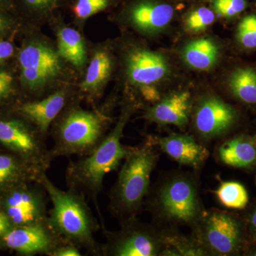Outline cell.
<instances>
[{"instance_id": "obj_23", "label": "cell", "mask_w": 256, "mask_h": 256, "mask_svg": "<svg viewBox=\"0 0 256 256\" xmlns=\"http://www.w3.org/2000/svg\"><path fill=\"white\" fill-rule=\"evenodd\" d=\"M111 60L108 54L104 52H96L88 68L85 80L82 82L84 92H95L102 86L110 75Z\"/></svg>"}, {"instance_id": "obj_4", "label": "cell", "mask_w": 256, "mask_h": 256, "mask_svg": "<svg viewBox=\"0 0 256 256\" xmlns=\"http://www.w3.org/2000/svg\"><path fill=\"white\" fill-rule=\"evenodd\" d=\"M194 175L182 172L166 178L146 200V208L156 220L192 228L204 210Z\"/></svg>"}, {"instance_id": "obj_33", "label": "cell", "mask_w": 256, "mask_h": 256, "mask_svg": "<svg viewBox=\"0 0 256 256\" xmlns=\"http://www.w3.org/2000/svg\"><path fill=\"white\" fill-rule=\"evenodd\" d=\"M249 225L252 234L256 237V208L252 212L249 218Z\"/></svg>"}, {"instance_id": "obj_16", "label": "cell", "mask_w": 256, "mask_h": 256, "mask_svg": "<svg viewBox=\"0 0 256 256\" xmlns=\"http://www.w3.org/2000/svg\"><path fill=\"white\" fill-rule=\"evenodd\" d=\"M66 100V92L58 90L42 100L26 102L18 110L46 137L50 126L64 110Z\"/></svg>"}, {"instance_id": "obj_5", "label": "cell", "mask_w": 256, "mask_h": 256, "mask_svg": "<svg viewBox=\"0 0 256 256\" xmlns=\"http://www.w3.org/2000/svg\"><path fill=\"white\" fill-rule=\"evenodd\" d=\"M106 121L98 112L70 108L54 128L50 149L54 159L88 156L106 136Z\"/></svg>"}, {"instance_id": "obj_32", "label": "cell", "mask_w": 256, "mask_h": 256, "mask_svg": "<svg viewBox=\"0 0 256 256\" xmlns=\"http://www.w3.org/2000/svg\"><path fill=\"white\" fill-rule=\"evenodd\" d=\"M14 46L9 42L0 41V63L12 55Z\"/></svg>"}, {"instance_id": "obj_13", "label": "cell", "mask_w": 256, "mask_h": 256, "mask_svg": "<svg viewBox=\"0 0 256 256\" xmlns=\"http://www.w3.org/2000/svg\"><path fill=\"white\" fill-rule=\"evenodd\" d=\"M148 140L178 164L194 169L201 168L210 156L206 146L188 134H171L164 137L150 136Z\"/></svg>"}, {"instance_id": "obj_35", "label": "cell", "mask_w": 256, "mask_h": 256, "mask_svg": "<svg viewBox=\"0 0 256 256\" xmlns=\"http://www.w3.org/2000/svg\"><path fill=\"white\" fill-rule=\"evenodd\" d=\"M4 21L3 20L2 18L0 16V32L2 31L3 28H4Z\"/></svg>"}, {"instance_id": "obj_18", "label": "cell", "mask_w": 256, "mask_h": 256, "mask_svg": "<svg viewBox=\"0 0 256 256\" xmlns=\"http://www.w3.org/2000/svg\"><path fill=\"white\" fill-rule=\"evenodd\" d=\"M174 16L172 6L164 3L142 2L134 6L131 20L140 30L156 32L168 26Z\"/></svg>"}, {"instance_id": "obj_29", "label": "cell", "mask_w": 256, "mask_h": 256, "mask_svg": "<svg viewBox=\"0 0 256 256\" xmlns=\"http://www.w3.org/2000/svg\"><path fill=\"white\" fill-rule=\"evenodd\" d=\"M82 250L76 246L65 242L57 247L52 252V256H82Z\"/></svg>"}, {"instance_id": "obj_7", "label": "cell", "mask_w": 256, "mask_h": 256, "mask_svg": "<svg viewBox=\"0 0 256 256\" xmlns=\"http://www.w3.org/2000/svg\"><path fill=\"white\" fill-rule=\"evenodd\" d=\"M192 228V235L208 256L234 255L242 246L240 224L234 216L224 210H204Z\"/></svg>"}, {"instance_id": "obj_15", "label": "cell", "mask_w": 256, "mask_h": 256, "mask_svg": "<svg viewBox=\"0 0 256 256\" xmlns=\"http://www.w3.org/2000/svg\"><path fill=\"white\" fill-rule=\"evenodd\" d=\"M191 111V94L188 92H180L156 101L146 110L144 118L158 124L184 128L190 121Z\"/></svg>"}, {"instance_id": "obj_1", "label": "cell", "mask_w": 256, "mask_h": 256, "mask_svg": "<svg viewBox=\"0 0 256 256\" xmlns=\"http://www.w3.org/2000/svg\"><path fill=\"white\" fill-rule=\"evenodd\" d=\"M132 111V107L126 106L116 126L100 144L88 156L70 160L66 170L67 188L92 200L100 216L98 197L104 188V178L122 164L130 148L122 144L121 140Z\"/></svg>"}, {"instance_id": "obj_36", "label": "cell", "mask_w": 256, "mask_h": 256, "mask_svg": "<svg viewBox=\"0 0 256 256\" xmlns=\"http://www.w3.org/2000/svg\"><path fill=\"white\" fill-rule=\"evenodd\" d=\"M252 255L256 256V250L255 252H252Z\"/></svg>"}, {"instance_id": "obj_21", "label": "cell", "mask_w": 256, "mask_h": 256, "mask_svg": "<svg viewBox=\"0 0 256 256\" xmlns=\"http://www.w3.org/2000/svg\"><path fill=\"white\" fill-rule=\"evenodd\" d=\"M58 50L60 56L76 66H82L86 60L82 37L74 28H65L58 32Z\"/></svg>"}, {"instance_id": "obj_12", "label": "cell", "mask_w": 256, "mask_h": 256, "mask_svg": "<svg viewBox=\"0 0 256 256\" xmlns=\"http://www.w3.org/2000/svg\"><path fill=\"white\" fill-rule=\"evenodd\" d=\"M236 118L234 108L216 96L202 99L195 111V130L202 139L212 140L228 131Z\"/></svg>"}, {"instance_id": "obj_10", "label": "cell", "mask_w": 256, "mask_h": 256, "mask_svg": "<svg viewBox=\"0 0 256 256\" xmlns=\"http://www.w3.org/2000/svg\"><path fill=\"white\" fill-rule=\"evenodd\" d=\"M65 242H67L54 230L48 220L13 227L0 238L3 247L26 256H52L54 250Z\"/></svg>"}, {"instance_id": "obj_24", "label": "cell", "mask_w": 256, "mask_h": 256, "mask_svg": "<svg viewBox=\"0 0 256 256\" xmlns=\"http://www.w3.org/2000/svg\"><path fill=\"white\" fill-rule=\"evenodd\" d=\"M214 193L217 200L226 208L242 210L248 203L246 190L236 182H222Z\"/></svg>"}, {"instance_id": "obj_6", "label": "cell", "mask_w": 256, "mask_h": 256, "mask_svg": "<svg viewBox=\"0 0 256 256\" xmlns=\"http://www.w3.org/2000/svg\"><path fill=\"white\" fill-rule=\"evenodd\" d=\"M104 232L101 256H162L164 252L162 232L137 218L121 224L118 232Z\"/></svg>"}, {"instance_id": "obj_22", "label": "cell", "mask_w": 256, "mask_h": 256, "mask_svg": "<svg viewBox=\"0 0 256 256\" xmlns=\"http://www.w3.org/2000/svg\"><path fill=\"white\" fill-rule=\"evenodd\" d=\"M229 86L238 100L247 104H256V70L240 68L234 70L229 78Z\"/></svg>"}, {"instance_id": "obj_9", "label": "cell", "mask_w": 256, "mask_h": 256, "mask_svg": "<svg viewBox=\"0 0 256 256\" xmlns=\"http://www.w3.org/2000/svg\"><path fill=\"white\" fill-rule=\"evenodd\" d=\"M48 193L40 182L18 185L3 196L1 207L13 226L41 223L48 220Z\"/></svg>"}, {"instance_id": "obj_26", "label": "cell", "mask_w": 256, "mask_h": 256, "mask_svg": "<svg viewBox=\"0 0 256 256\" xmlns=\"http://www.w3.org/2000/svg\"><path fill=\"white\" fill-rule=\"evenodd\" d=\"M239 43L249 50L256 48V16L248 15L239 23L237 30Z\"/></svg>"}, {"instance_id": "obj_28", "label": "cell", "mask_w": 256, "mask_h": 256, "mask_svg": "<svg viewBox=\"0 0 256 256\" xmlns=\"http://www.w3.org/2000/svg\"><path fill=\"white\" fill-rule=\"evenodd\" d=\"M108 0H78L74 6L77 18H86L106 9Z\"/></svg>"}, {"instance_id": "obj_20", "label": "cell", "mask_w": 256, "mask_h": 256, "mask_svg": "<svg viewBox=\"0 0 256 256\" xmlns=\"http://www.w3.org/2000/svg\"><path fill=\"white\" fill-rule=\"evenodd\" d=\"M163 242L165 245L163 256H203L208 252L193 235L185 236L176 230H163Z\"/></svg>"}, {"instance_id": "obj_17", "label": "cell", "mask_w": 256, "mask_h": 256, "mask_svg": "<svg viewBox=\"0 0 256 256\" xmlns=\"http://www.w3.org/2000/svg\"><path fill=\"white\" fill-rule=\"evenodd\" d=\"M217 159L227 166L250 168L256 163V137L240 136L217 146Z\"/></svg>"}, {"instance_id": "obj_3", "label": "cell", "mask_w": 256, "mask_h": 256, "mask_svg": "<svg viewBox=\"0 0 256 256\" xmlns=\"http://www.w3.org/2000/svg\"><path fill=\"white\" fill-rule=\"evenodd\" d=\"M158 148L148 139L130 146L109 193L108 208L121 224L137 218L150 192L151 174L159 160Z\"/></svg>"}, {"instance_id": "obj_11", "label": "cell", "mask_w": 256, "mask_h": 256, "mask_svg": "<svg viewBox=\"0 0 256 256\" xmlns=\"http://www.w3.org/2000/svg\"><path fill=\"white\" fill-rule=\"evenodd\" d=\"M22 75L30 89L40 88L60 70V60L54 50L40 44L28 45L18 56Z\"/></svg>"}, {"instance_id": "obj_2", "label": "cell", "mask_w": 256, "mask_h": 256, "mask_svg": "<svg viewBox=\"0 0 256 256\" xmlns=\"http://www.w3.org/2000/svg\"><path fill=\"white\" fill-rule=\"evenodd\" d=\"M40 183L52 202L48 217L50 226L66 242L89 255L101 256V244L95 238L100 224L88 204L85 195L70 188L62 190L46 174L42 176Z\"/></svg>"}, {"instance_id": "obj_25", "label": "cell", "mask_w": 256, "mask_h": 256, "mask_svg": "<svg viewBox=\"0 0 256 256\" xmlns=\"http://www.w3.org/2000/svg\"><path fill=\"white\" fill-rule=\"evenodd\" d=\"M215 21V14L206 8L194 10L185 18V28L192 33H198L206 30Z\"/></svg>"}, {"instance_id": "obj_19", "label": "cell", "mask_w": 256, "mask_h": 256, "mask_svg": "<svg viewBox=\"0 0 256 256\" xmlns=\"http://www.w3.org/2000/svg\"><path fill=\"white\" fill-rule=\"evenodd\" d=\"M182 56L188 66L198 70H206L218 60V47L210 38H198L184 46Z\"/></svg>"}, {"instance_id": "obj_30", "label": "cell", "mask_w": 256, "mask_h": 256, "mask_svg": "<svg viewBox=\"0 0 256 256\" xmlns=\"http://www.w3.org/2000/svg\"><path fill=\"white\" fill-rule=\"evenodd\" d=\"M12 82L11 74L6 72H0V100L9 96L12 90Z\"/></svg>"}, {"instance_id": "obj_14", "label": "cell", "mask_w": 256, "mask_h": 256, "mask_svg": "<svg viewBox=\"0 0 256 256\" xmlns=\"http://www.w3.org/2000/svg\"><path fill=\"white\" fill-rule=\"evenodd\" d=\"M169 72L166 58L158 52L146 50L132 52L128 56L127 73L131 82L142 89L162 80Z\"/></svg>"}, {"instance_id": "obj_27", "label": "cell", "mask_w": 256, "mask_h": 256, "mask_svg": "<svg viewBox=\"0 0 256 256\" xmlns=\"http://www.w3.org/2000/svg\"><path fill=\"white\" fill-rule=\"evenodd\" d=\"M214 10L217 14L230 18L242 13L246 8V0H214Z\"/></svg>"}, {"instance_id": "obj_8", "label": "cell", "mask_w": 256, "mask_h": 256, "mask_svg": "<svg viewBox=\"0 0 256 256\" xmlns=\"http://www.w3.org/2000/svg\"><path fill=\"white\" fill-rule=\"evenodd\" d=\"M46 141V136L34 124L0 120V144L43 172L50 169L54 160Z\"/></svg>"}, {"instance_id": "obj_31", "label": "cell", "mask_w": 256, "mask_h": 256, "mask_svg": "<svg viewBox=\"0 0 256 256\" xmlns=\"http://www.w3.org/2000/svg\"><path fill=\"white\" fill-rule=\"evenodd\" d=\"M13 227L9 217L0 206V238L9 232Z\"/></svg>"}, {"instance_id": "obj_34", "label": "cell", "mask_w": 256, "mask_h": 256, "mask_svg": "<svg viewBox=\"0 0 256 256\" xmlns=\"http://www.w3.org/2000/svg\"><path fill=\"white\" fill-rule=\"evenodd\" d=\"M25 1L32 6H42L50 4L52 0H25Z\"/></svg>"}]
</instances>
